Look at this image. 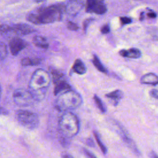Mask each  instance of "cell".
I'll return each mask as SVG.
<instances>
[{"label":"cell","instance_id":"obj_1","mask_svg":"<svg viewBox=\"0 0 158 158\" xmlns=\"http://www.w3.org/2000/svg\"><path fill=\"white\" fill-rule=\"evenodd\" d=\"M62 10L60 5L43 7L29 14L27 19L35 24H46L59 21L62 18Z\"/></svg>","mask_w":158,"mask_h":158},{"label":"cell","instance_id":"obj_2","mask_svg":"<svg viewBox=\"0 0 158 158\" xmlns=\"http://www.w3.org/2000/svg\"><path fill=\"white\" fill-rule=\"evenodd\" d=\"M50 75L46 70L39 69L35 70L29 82V91L35 100L42 99L50 84Z\"/></svg>","mask_w":158,"mask_h":158},{"label":"cell","instance_id":"obj_3","mask_svg":"<svg viewBox=\"0 0 158 158\" xmlns=\"http://www.w3.org/2000/svg\"><path fill=\"white\" fill-rule=\"evenodd\" d=\"M81 103L80 96L73 91L68 90L59 95L56 102V107L57 109L64 111L74 109L78 107Z\"/></svg>","mask_w":158,"mask_h":158},{"label":"cell","instance_id":"obj_4","mask_svg":"<svg viewBox=\"0 0 158 158\" xmlns=\"http://www.w3.org/2000/svg\"><path fill=\"white\" fill-rule=\"evenodd\" d=\"M60 133L67 138L76 135L79 130V122L77 117L70 112L62 115L59 122Z\"/></svg>","mask_w":158,"mask_h":158},{"label":"cell","instance_id":"obj_5","mask_svg":"<svg viewBox=\"0 0 158 158\" xmlns=\"http://www.w3.org/2000/svg\"><path fill=\"white\" fill-rule=\"evenodd\" d=\"M35 31L31 26L25 23H17L13 25L2 24L0 25V33L5 36L27 35Z\"/></svg>","mask_w":158,"mask_h":158},{"label":"cell","instance_id":"obj_6","mask_svg":"<svg viewBox=\"0 0 158 158\" xmlns=\"http://www.w3.org/2000/svg\"><path fill=\"white\" fill-rule=\"evenodd\" d=\"M16 118L22 126L28 129H35L39 125L38 115L29 110H19L16 112Z\"/></svg>","mask_w":158,"mask_h":158},{"label":"cell","instance_id":"obj_7","mask_svg":"<svg viewBox=\"0 0 158 158\" xmlns=\"http://www.w3.org/2000/svg\"><path fill=\"white\" fill-rule=\"evenodd\" d=\"M15 103L20 107H27L31 105L35 99L31 93L25 89H17L13 94Z\"/></svg>","mask_w":158,"mask_h":158},{"label":"cell","instance_id":"obj_8","mask_svg":"<svg viewBox=\"0 0 158 158\" xmlns=\"http://www.w3.org/2000/svg\"><path fill=\"white\" fill-rule=\"evenodd\" d=\"M86 11L97 14H103L107 11V7L104 1L98 0H89L86 2Z\"/></svg>","mask_w":158,"mask_h":158},{"label":"cell","instance_id":"obj_9","mask_svg":"<svg viewBox=\"0 0 158 158\" xmlns=\"http://www.w3.org/2000/svg\"><path fill=\"white\" fill-rule=\"evenodd\" d=\"M27 46V43L18 36L12 38L9 41L10 51L13 56H17Z\"/></svg>","mask_w":158,"mask_h":158},{"label":"cell","instance_id":"obj_10","mask_svg":"<svg viewBox=\"0 0 158 158\" xmlns=\"http://www.w3.org/2000/svg\"><path fill=\"white\" fill-rule=\"evenodd\" d=\"M54 83L55 84L54 91L55 95H57V94L61 93L62 91H66L70 90V86L67 83V81L64 79V78L62 79H60Z\"/></svg>","mask_w":158,"mask_h":158},{"label":"cell","instance_id":"obj_11","mask_svg":"<svg viewBox=\"0 0 158 158\" xmlns=\"http://www.w3.org/2000/svg\"><path fill=\"white\" fill-rule=\"evenodd\" d=\"M140 81L143 84L156 85L158 84V76L152 73H146L142 76Z\"/></svg>","mask_w":158,"mask_h":158},{"label":"cell","instance_id":"obj_12","mask_svg":"<svg viewBox=\"0 0 158 158\" xmlns=\"http://www.w3.org/2000/svg\"><path fill=\"white\" fill-rule=\"evenodd\" d=\"M119 54L120 56L123 57H126L128 58H134L137 59L141 57V51L138 49L132 48L128 50L122 49L119 51Z\"/></svg>","mask_w":158,"mask_h":158},{"label":"cell","instance_id":"obj_13","mask_svg":"<svg viewBox=\"0 0 158 158\" xmlns=\"http://www.w3.org/2000/svg\"><path fill=\"white\" fill-rule=\"evenodd\" d=\"M82 7V3L80 1H72L68 4L66 7L67 12L70 14H73L77 13L81 7Z\"/></svg>","mask_w":158,"mask_h":158},{"label":"cell","instance_id":"obj_14","mask_svg":"<svg viewBox=\"0 0 158 158\" xmlns=\"http://www.w3.org/2000/svg\"><path fill=\"white\" fill-rule=\"evenodd\" d=\"M72 70L79 75H83L86 72V68L84 63L79 59L75 60L72 67Z\"/></svg>","mask_w":158,"mask_h":158},{"label":"cell","instance_id":"obj_15","mask_svg":"<svg viewBox=\"0 0 158 158\" xmlns=\"http://www.w3.org/2000/svg\"><path fill=\"white\" fill-rule=\"evenodd\" d=\"M33 43L36 46L44 49H48L49 47V44L46 40L41 36H34L33 38Z\"/></svg>","mask_w":158,"mask_h":158},{"label":"cell","instance_id":"obj_16","mask_svg":"<svg viewBox=\"0 0 158 158\" xmlns=\"http://www.w3.org/2000/svg\"><path fill=\"white\" fill-rule=\"evenodd\" d=\"M41 62V59L39 58H30L26 57L23 58L21 60V64L23 66H30V65H37Z\"/></svg>","mask_w":158,"mask_h":158},{"label":"cell","instance_id":"obj_17","mask_svg":"<svg viewBox=\"0 0 158 158\" xmlns=\"http://www.w3.org/2000/svg\"><path fill=\"white\" fill-rule=\"evenodd\" d=\"M93 63L94 65L98 69V70L99 71H100L101 72H103V73H107V70L104 67V65L102 64V63L99 60V58L96 56H95V55L93 56Z\"/></svg>","mask_w":158,"mask_h":158},{"label":"cell","instance_id":"obj_18","mask_svg":"<svg viewBox=\"0 0 158 158\" xmlns=\"http://www.w3.org/2000/svg\"><path fill=\"white\" fill-rule=\"evenodd\" d=\"M106 97L110 98V99H120L122 96H123V93L121 90L119 89H117L115 90L112 92H110L108 94H107L106 95Z\"/></svg>","mask_w":158,"mask_h":158},{"label":"cell","instance_id":"obj_19","mask_svg":"<svg viewBox=\"0 0 158 158\" xmlns=\"http://www.w3.org/2000/svg\"><path fill=\"white\" fill-rule=\"evenodd\" d=\"M93 133H94V137H95V139H96V142H97V143H98L99 147L100 148L101 151L103 152V154H106L107 153V148H106V146L104 145V144H103L102 142L101 141V138H100V137H99V135L98 133L96 131H95L93 132Z\"/></svg>","mask_w":158,"mask_h":158},{"label":"cell","instance_id":"obj_20","mask_svg":"<svg viewBox=\"0 0 158 158\" xmlns=\"http://www.w3.org/2000/svg\"><path fill=\"white\" fill-rule=\"evenodd\" d=\"M7 56V47L5 44L0 41V59H4Z\"/></svg>","mask_w":158,"mask_h":158},{"label":"cell","instance_id":"obj_21","mask_svg":"<svg viewBox=\"0 0 158 158\" xmlns=\"http://www.w3.org/2000/svg\"><path fill=\"white\" fill-rule=\"evenodd\" d=\"M94 100L97 105V106L98 107V108L100 109V110L102 112H106V107L102 102V101L100 99V98L97 96L96 95H94Z\"/></svg>","mask_w":158,"mask_h":158},{"label":"cell","instance_id":"obj_22","mask_svg":"<svg viewBox=\"0 0 158 158\" xmlns=\"http://www.w3.org/2000/svg\"><path fill=\"white\" fill-rule=\"evenodd\" d=\"M67 25L68 29H69L70 30L75 31V30H77L78 29V26L76 23H75L72 22H69L67 23Z\"/></svg>","mask_w":158,"mask_h":158},{"label":"cell","instance_id":"obj_23","mask_svg":"<svg viewBox=\"0 0 158 158\" xmlns=\"http://www.w3.org/2000/svg\"><path fill=\"white\" fill-rule=\"evenodd\" d=\"M120 20L122 25L128 24L131 22V19L127 17H120Z\"/></svg>","mask_w":158,"mask_h":158},{"label":"cell","instance_id":"obj_24","mask_svg":"<svg viewBox=\"0 0 158 158\" xmlns=\"http://www.w3.org/2000/svg\"><path fill=\"white\" fill-rule=\"evenodd\" d=\"M110 31V27L108 24H105L101 28V32L102 34H107Z\"/></svg>","mask_w":158,"mask_h":158},{"label":"cell","instance_id":"obj_25","mask_svg":"<svg viewBox=\"0 0 158 158\" xmlns=\"http://www.w3.org/2000/svg\"><path fill=\"white\" fill-rule=\"evenodd\" d=\"M149 94H150V96H151V97L158 99V90H157V89H152V90L150 91Z\"/></svg>","mask_w":158,"mask_h":158},{"label":"cell","instance_id":"obj_26","mask_svg":"<svg viewBox=\"0 0 158 158\" xmlns=\"http://www.w3.org/2000/svg\"><path fill=\"white\" fill-rule=\"evenodd\" d=\"M83 152L88 158H97L92 152H89L88 150L86 149H83Z\"/></svg>","mask_w":158,"mask_h":158},{"label":"cell","instance_id":"obj_27","mask_svg":"<svg viewBox=\"0 0 158 158\" xmlns=\"http://www.w3.org/2000/svg\"><path fill=\"white\" fill-rule=\"evenodd\" d=\"M92 20L93 19H86L84 21V22H83V29H84V30H86V29L87 28L88 25L92 21Z\"/></svg>","mask_w":158,"mask_h":158},{"label":"cell","instance_id":"obj_28","mask_svg":"<svg viewBox=\"0 0 158 158\" xmlns=\"http://www.w3.org/2000/svg\"><path fill=\"white\" fill-rule=\"evenodd\" d=\"M8 111L0 106V115H7Z\"/></svg>","mask_w":158,"mask_h":158},{"label":"cell","instance_id":"obj_29","mask_svg":"<svg viewBox=\"0 0 158 158\" xmlns=\"http://www.w3.org/2000/svg\"><path fill=\"white\" fill-rule=\"evenodd\" d=\"M147 15L149 17V18H151V19H154V18H156V14L153 12V11H150L149 12H148L147 14Z\"/></svg>","mask_w":158,"mask_h":158},{"label":"cell","instance_id":"obj_30","mask_svg":"<svg viewBox=\"0 0 158 158\" xmlns=\"http://www.w3.org/2000/svg\"><path fill=\"white\" fill-rule=\"evenodd\" d=\"M62 158H73L70 154L68 153H63L62 154Z\"/></svg>","mask_w":158,"mask_h":158},{"label":"cell","instance_id":"obj_31","mask_svg":"<svg viewBox=\"0 0 158 158\" xmlns=\"http://www.w3.org/2000/svg\"><path fill=\"white\" fill-rule=\"evenodd\" d=\"M150 156L151 158H158V155L154 152H151V154H150Z\"/></svg>","mask_w":158,"mask_h":158},{"label":"cell","instance_id":"obj_32","mask_svg":"<svg viewBox=\"0 0 158 158\" xmlns=\"http://www.w3.org/2000/svg\"><path fill=\"white\" fill-rule=\"evenodd\" d=\"M143 14H144V12H141V14L140 15V20H143V17H144Z\"/></svg>","mask_w":158,"mask_h":158},{"label":"cell","instance_id":"obj_33","mask_svg":"<svg viewBox=\"0 0 158 158\" xmlns=\"http://www.w3.org/2000/svg\"><path fill=\"white\" fill-rule=\"evenodd\" d=\"M0 94H1V86H0Z\"/></svg>","mask_w":158,"mask_h":158}]
</instances>
